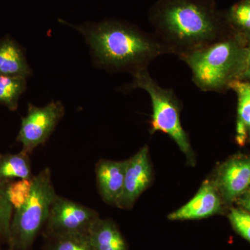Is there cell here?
<instances>
[{
	"mask_svg": "<svg viewBox=\"0 0 250 250\" xmlns=\"http://www.w3.org/2000/svg\"><path fill=\"white\" fill-rule=\"evenodd\" d=\"M152 178L147 146H144L126 162L124 189L117 207L131 208L149 187Z\"/></svg>",
	"mask_w": 250,
	"mask_h": 250,
	"instance_id": "8",
	"label": "cell"
},
{
	"mask_svg": "<svg viewBox=\"0 0 250 250\" xmlns=\"http://www.w3.org/2000/svg\"><path fill=\"white\" fill-rule=\"evenodd\" d=\"M9 250V249H7V250Z\"/></svg>",
	"mask_w": 250,
	"mask_h": 250,
	"instance_id": "27",
	"label": "cell"
},
{
	"mask_svg": "<svg viewBox=\"0 0 250 250\" xmlns=\"http://www.w3.org/2000/svg\"><path fill=\"white\" fill-rule=\"evenodd\" d=\"M65 24L83 36L95 63L110 71L128 72L133 75L147 69L154 59L167 54L154 34L145 32L125 21L106 20L78 26L66 22Z\"/></svg>",
	"mask_w": 250,
	"mask_h": 250,
	"instance_id": "2",
	"label": "cell"
},
{
	"mask_svg": "<svg viewBox=\"0 0 250 250\" xmlns=\"http://www.w3.org/2000/svg\"><path fill=\"white\" fill-rule=\"evenodd\" d=\"M45 250H95L88 233L45 236Z\"/></svg>",
	"mask_w": 250,
	"mask_h": 250,
	"instance_id": "17",
	"label": "cell"
},
{
	"mask_svg": "<svg viewBox=\"0 0 250 250\" xmlns=\"http://www.w3.org/2000/svg\"><path fill=\"white\" fill-rule=\"evenodd\" d=\"M3 243H5V242L4 240H3V238H1V236H0V250H1V246H2ZM5 244H6V243H5Z\"/></svg>",
	"mask_w": 250,
	"mask_h": 250,
	"instance_id": "25",
	"label": "cell"
},
{
	"mask_svg": "<svg viewBox=\"0 0 250 250\" xmlns=\"http://www.w3.org/2000/svg\"><path fill=\"white\" fill-rule=\"evenodd\" d=\"M65 113L62 102H51L43 107L29 104L27 115L21 118L16 141L22 145V152L30 154L45 144Z\"/></svg>",
	"mask_w": 250,
	"mask_h": 250,
	"instance_id": "6",
	"label": "cell"
},
{
	"mask_svg": "<svg viewBox=\"0 0 250 250\" xmlns=\"http://www.w3.org/2000/svg\"><path fill=\"white\" fill-rule=\"evenodd\" d=\"M221 208V201L213 184L206 181L195 196L187 205L170 213L171 220H197L216 214Z\"/></svg>",
	"mask_w": 250,
	"mask_h": 250,
	"instance_id": "10",
	"label": "cell"
},
{
	"mask_svg": "<svg viewBox=\"0 0 250 250\" xmlns=\"http://www.w3.org/2000/svg\"><path fill=\"white\" fill-rule=\"evenodd\" d=\"M239 80L250 81V42L246 45L244 64Z\"/></svg>",
	"mask_w": 250,
	"mask_h": 250,
	"instance_id": "22",
	"label": "cell"
},
{
	"mask_svg": "<svg viewBox=\"0 0 250 250\" xmlns=\"http://www.w3.org/2000/svg\"><path fill=\"white\" fill-rule=\"evenodd\" d=\"M1 153H0V156H1Z\"/></svg>",
	"mask_w": 250,
	"mask_h": 250,
	"instance_id": "26",
	"label": "cell"
},
{
	"mask_svg": "<svg viewBox=\"0 0 250 250\" xmlns=\"http://www.w3.org/2000/svg\"><path fill=\"white\" fill-rule=\"evenodd\" d=\"M248 137V133L247 128L241 122L237 121L236 124V141L240 146H243L246 143Z\"/></svg>",
	"mask_w": 250,
	"mask_h": 250,
	"instance_id": "23",
	"label": "cell"
},
{
	"mask_svg": "<svg viewBox=\"0 0 250 250\" xmlns=\"http://www.w3.org/2000/svg\"><path fill=\"white\" fill-rule=\"evenodd\" d=\"M229 89L234 90L238 97V121L248 130L250 139V81L235 80Z\"/></svg>",
	"mask_w": 250,
	"mask_h": 250,
	"instance_id": "18",
	"label": "cell"
},
{
	"mask_svg": "<svg viewBox=\"0 0 250 250\" xmlns=\"http://www.w3.org/2000/svg\"><path fill=\"white\" fill-rule=\"evenodd\" d=\"M88 236L95 250H127V244L116 224L99 217L88 229Z\"/></svg>",
	"mask_w": 250,
	"mask_h": 250,
	"instance_id": "13",
	"label": "cell"
},
{
	"mask_svg": "<svg viewBox=\"0 0 250 250\" xmlns=\"http://www.w3.org/2000/svg\"><path fill=\"white\" fill-rule=\"evenodd\" d=\"M126 161L101 159L95 166L97 186L104 201L110 205H118L124 189Z\"/></svg>",
	"mask_w": 250,
	"mask_h": 250,
	"instance_id": "9",
	"label": "cell"
},
{
	"mask_svg": "<svg viewBox=\"0 0 250 250\" xmlns=\"http://www.w3.org/2000/svg\"><path fill=\"white\" fill-rule=\"evenodd\" d=\"M29 154L21 151L17 154H5L0 156V182L17 179H32Z\"/></svg>",
	"mask_w": 250,
	"mask_h": 250,
	"instance_id": "14",
	"label": "cell"
},
{
	"mask_svg": "<svg viewBox=\"0 0 250 250\" xmlns=\"http://www.w3.org/2000/svg\"><path fill=\"white\" fill-rule=\"evenodd\" d=\"M6 183L0 182V236L7 245L14 208L10 205L6 197L5 190Z\"/></svg>",
	"mask_w": 250,
	"mask_h": 250,
	"instance_id": "20",
	"label": "cell"
},
{
	"mask_svg": "<svg viewBox=\"0 0 250 250\" xmlns=\"http://www.w3.org/2000/svg\"><path fill=\"white\" fill-rule=\"evenodd\" d=\"M247 43L229 35L179 57L191 70L193 83L202 91L223 92L239 80Z\"/></svg>",
	"mask_w": 250,
	"mask_h": 250,
	"instance_id": "3",
	"label": "cell"
},
{
	"mask_svg": "<svg viewBox=\"0 0 250 250\" xmlns=\"http://www.w3.org/2000/svg\"><path fill=\"white\" fill-rule=\"evenodd\" d=\"M33 178L6 182L5 185L6 197L14 210L19 209L27 203L32 191Z\"/></svg>",
	"mask_w": 250,
	"mask_h": 250,
	"instance_id": "19",
	"label": "cell"
},
{
	"mask_svg": "<svg viewBox=\"0 0 250 250\" xmlns=\"http://www.w3.org/2000/svg\"><path fill=\"white\" fill-rule=\"evenodd\" d=\"M218 185L228 201H233L250 186V157L228 161L219 173Z\"/></svg>",
	"mask_w": 250,
	"mask_h": 250,
	"instance_id": "11",
	"label": "cell"
},
{
	"mask_svg": "<svg viewBox=\"0 0 250 250\" xmlns=\"http://www.w3.org/2000/svg\"><path fill=\"white\" fill-rule=\"evenodd\" d=\"M31 74L22 47L11 37L0 39V75L27 79Z\"/></svg>",
	"mask_w": 250,
	"mask_h": 250,
	"instance_id": "12",
	"label": "cell"
},
{
	"mask_svg": "<svg viewBox=\"0 0 250 250\" xmlns=\"http://www.w3.org/2000/svg\"><path fill=\"white\" fill-rule=\"evenodd\" d=\"M149 18L167 54L178 57L229 35L213 0H158Z\"/></svg>",
	"mask_w": 250,
	"mask_h": 250,
	"instance_id": "1",
	"label": "cell"
},
{
	"mask_svg": "<svg viewBox=\"0 0 250 250\" xmlns=\"http://www.w3.org/2000/svg\"><path fill=\"white\" fill-rule=\"evenodd\" d=\"M57 195L49 167L34 175L30 197L21 208L14 210L8 249L30 250L36 237L45 228L51 206Z\"/></svg>",
	"mask_w": 250,
	"mask_h": 250,
	"instance_id": "4",
	"label": "cell"
},
{
	"mask_svg": "<svg viewBox=\"0 0 250 250\" xmlns=\"http://www.w3.org/2000/svg\"><path fill=\"white\" fill-rule=\"evenodd\" d=\"M98 212L76 202L59 196L54 198L45 226V236L88 233Z\"/></svg>",
	"mask_w": 250,
	"mask_h": 250,
	"instance_id": "7",
	"label": "cell"
},
{
	"mask_svg": "<svg viewBox=\"0 0 250 250\" xmlns=\"http://www.w3.org/2000/svg\"><path fill=\"white\" fill-rule=\"evenodd\" d=\"M129 88H141L149 95L152 104L150 133L161 131L168 135L190 162H193L190 141L181 123L180 104L173 90L161 86L149 75L147 69L133 74Z\"/></svg>",
	"mask_w": 250,
	"mask_h": 250,
	"instance_id": "5",
	"label": "cell"
},
{
	"mask_svg": "<svg viewBox=\"0 0 250 250\" xmlns=\"http://www.w3.org/2000/svg\"><path fill=\"white\" fill-rule=\"evenodd\" d=\"M224 18L228 27L232 29L233 35L247 44L250 42V0H241L233 5Z\"/></svg>",
	"mask_w": 250,
	"mask_h": 250,
	"instance_id": "15",
	"label": "cell"
},
{
	"mask_svg": "<svg viewBox=\"0 0 250 250\" xmlns=\"http://www.w3.org/2000/svg\"><path fill=\"white\" fill-rule=\"evenodd\" d=\"M229 220L238 233L250 242V213L233 208L230 213Z\"/></svg>",
	"mask_w": 250,
	"mask_h": 250,
	"instance_id": "21",
	"label": "cell"
},
{
	"mask_svg": "<svg viewBox=\"0 0 250 250\" xmlns=\"http://www.w3.org/2000/svg\"><path fill=\"white\" fill-rule=\"evenodd\" d=\"M241 205L250 213V195L243 197L241 200Z\"/></svg>",
	"mask_w": 250,
	"mask_h": 250,
	"instance_id": "24",
	"label": "cell"
},
{
	"mask_svg": "<svg viewBox=\"0 0 250 250\" xmlns=\"http://www.w3.org/2000/svg\"><path fill=\"white\" fill-rule=\"evenodd\" d=\"M27 88V79L0 75V104L11 111L18 109L21 95Z\"/></svg>",
	"mask_w": 250,
	"mask_h": 250,
	"instance_id": "16",
	"label": "cell"
}]
</instances>
